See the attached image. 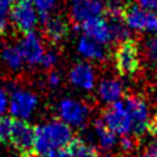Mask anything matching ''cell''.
<instances>
[{"label":"cell","mask_w":157,"mask_h":157,"mask_svg":"<svg viewBox=\"0 0 157 157\" xmlns=\"http://www.w3.org/2000/svg\"><path fill=\"white\" fill-rule=\"evenodd\" d=\"M55 63H56V54L54 52L49 50V52H45L44 53V55H43V58H42V60H40L39 64L44 69H52L55 65Z\"/></svg>","instance_id":"23"},{"label":"cell","mask_w":157,"mask_h":157,"mask_svg":"<svg viewBox=\"0 0 157 157\" xmlns=\"http://www.w3.org/2000/svg\"><path fill=\"white\" fill-rule=\"evenodd\" d=\"M58 114L69 126H82L88 118L90 109L83 102L64 98L58 104Z\"/></svg>","instance_id":"9"},{"label":"cell","mask_w":157,"mask_h":157,"mask_svg":"<svg viewBox=\"0 0 157 157\" xmlns=\"http://www.w3.org/2000/svg\"><path fill=\"white\" fill-rule=\"evenodd\" d=\"M146 53H147L148 59L153 64H157V37L152 38V39H150L147 42V44H146Z\"/></svg>","instance_id":"22"},{"label":"cell","mask_w":157,"mask_h":157,"mask_svg":"<svg viewBox=\"0 0 157 157\" xmlns=\"http://www.w3.org/2000/svg\"><path fill=\"white\" fill-rule=\"evenodd\" d=\"M124 104H125V108L128 110V114L131 121L130 134L134 137L144 136L146 131H148V125L151 120L146 102L140 96L130 94V96H126Z\"/></svg>","instance_id":"6"},{"label":"cell","mask_w":157,"mask_h":157,"mask_svg":"<svg viewBox=\"0 0 157 157\" xmlns=\"http://www.w3.org/2000/svg\"><path fill=\"white\" fill-rule=\"evenodd\" d=\"M9 96V113L13 119H28L38 105V97L28 90H23L16 85H10Z\"/></svg>","instance_id":"2"},{"label":"cell","mask_w":157,"mask_h":157,"mask_svg":"<svg viewBox=\"0 0 157 157\" xmlns=\"http://www.w3.org/2000/svg\"><path fill=\"white\" fill-rule=\"evenodd\" d=\"M120 147L124 151H131L135 147V140L134 137L129 136V135H123V137L120 139Z\"/></svg>","instance_id":"25"},{"label":"cell","mask_w":157,"mask_h":157,"mask_svg":"<svg viewBox=\"0 0 157 157\" xmlns=\"http://www.w3.org/2000/svg\"><path fill=\"white\" fill-rule=\"evenodd\" d=\"M43 157H71L67 147H61V148H55L45 153Z\"/></svg>","instance_id":"26"},{"label":"cell","mask_w":157,"mask_h":157,"mask_svg":"<svg viewBox=\"0 0 157 157\" xmlns=\"http://www.w3.org/2000/svg\"><path fill=\"white\" fill-rule=\"evenodd\" d=\"M7 108H9V94L5 88L0 87V117L4 115Z\"/></svg>","instance_id":"24"},{"label":"cell","mask_w":157,"mask_h":157,"mask_svg":"<svg viewBox=\"0 0 157 157\" xmlns=\"http://www.w3.org/2000/svg\"><path fill=\"white\" fill-rule=\"evenodd\" d=\"M66 147L71 157H98L96 147L81 137H74Z\"/></svg>","instance_id":"18"},{"label":"cell","mask_w":157,"mask_h":157,"mask_svg":"<svg viewBox=\"0 0 157 157\" xmlns=\"http://www.w3.org/2000/svg\"><path fill=\"white\" fill-rule=\"evenodd\" d=\"M148 131H150V134H152V135L157 139V112L155 113V115H153V117L151 118V120H150Z\"/></svg>","instance_id":"31"},{"label":"cell","mask_w":157,"mask_h":157,"mask_svg":"<svg viewBox=\"0 0 157 157\" xmlns=\"http://www.w3.org/2000/svg\"><path fill=\"white\" fill-rule=\"evenodd\" d=\"M71 128L63 120H50L34 128V155L44 156L52 150L66 147L72 140Z\"/></svg>","instance_id":"1"},{"label":"cell","mask_w":157,"mask_h":157,"mask_svg":"<svg viewBox=\"0 0 157 157\" xmlns=\"http://www.w3.org/2000/svg\"><path fill=\"white\" fill-rule=\"evenodd\" d=\"M1 59L4 64L10 69V70H20L25 63L23 56L16 45H7L4 48L1 53Z\"/></svg>","instance_id":"19"},{"label":"cell","mask_w":157,"mask_h":157,"mask_svg":"<svg viewBox=\"0 0 157 157\" xmlns=\"http://www.w3.org/2000/svg\"><path fill=\"white\" fill-rule=\"evenodd\" d=\"M17 47L23 56V60L29 65L39 64L45 53L40 39L38 38V36L34 32L23 34L22 39L20 40V44Z\"/></svg>","instance_id":"12"},{"label":"cell","mask_w":157,"mask_h":157,"mask_svg":"<svg viewBox=\"0 0 157 157\" xmlns=\"http://www.w3.org/2000/svg\"><path fill=\"white\" fill-rule=\"evenodd\" d=\"M78 52L93 60H103L105 58V50L102 47V43L97 42L96 39L88 37V36H83L80 39L78 43Z\"/></svg>","instance_id":"15"},{"label":"cell","mask_w":157,"mask_h":157,"mask_svg":"<svg viewBox=\"0 0 157 157\" xmlns=\"http://www.w3.org/2000/svg\"><path fill=\"white\" fill-rule=\"evenodd\" d=\"M70 82L80 88L91 90L94 85V72L91 65L86 63H77L72 66L69 74Z\"/></svg>","instance_id":"13"},{"label":"cell","mask_w":157,"mask_h":157,"mask_svg":"<svg viewBox=\"0 0 157 157\" xmlns=\"http://www.w3.org/2000/svg\"><path fill=\"white\" fill-rule=\"evenodd\" d=\"M42 18V31L47 40L52 43L60 42L69 32V23L60 15H43Z\"/></svg>","instance_id":"11"},{"label":"cell","mask_w":157,"mask_h":157,"mask_svg":"<svg viewBox=\"0 0 157 157\" xmlns=\"http://www.w3.org/2000/svg\"><path fill=\"white\" fill-rule=\"evenodd\" d=\"M98 94L102 98V101L107 103H114L119 101V98L123 94V87L117 80H103L101 81L98 86Z\"/></svg>","instance_id":"16"},{"label":"cell","mask_w":157,"mask_h":157,"mask_svg":"<svg viewBox=\"0 0 157 157\" xmlns=\"http://www.w3.org/2000/svg\"><path fill=\"white\" fill-rule=\"evenodd\" d=\"M103 7L98 0H72L70 17L75 23H83L88 20L101 17Z\"/></svg>","instance_id":"10"},{"label":"cell","mask_w":157,"mask_h":157,"mask_svg":"<svg viewBox=\"0 0 157 157\" xmlns=\"http://www.w3.org/2000/svg\"><path fill=\"white\" fill-rule=\"evenodd\" d=\"M47 83L50 87H56L60 83V76H59V74L56 71H53L52 70L48 74V76H47Z\"/></svg>","instance_id":"28"},{"label":"cell","mask_w":157,"mask_h":157,"mask_svg":"<svg viewBox=\"0 0 157 157\" xmlns=\"http://www.w3.org/2000/svg\"><path fill=\"white\" fill-rule=\"evenodd\" d=\"M120 18L125 25L136 29H157V13L131 1L120 6Z\"/></svg>","instance_id":"4"},{"label":"cell","mask_w":157,"mask_h":157,"mask_svg":"<svg viewBox=\"0 0 157 157\" xmlns=\"http://www.w3.org/2000/svg\"><path fill=\"white\" fill-rule=\"evenodd\" d=\"M56 0H33V4L36 6V9L38 10L39 15H47L49 13V11L54 7Z\"/></svg>","instance_id":"21"},{"label":"cell","mask_w":157,"mask_h":157,"mask_svg":"<svg viewBox=\"0 0 157 157\" xmlns=\"http://www.w3.org/2000/svg\"><path fill=\"white\" fill-rule=\"evenodd\" d=\"M137 2L147 10H157V0H137Z\"/></svg>","instance_id":"30"},{"label":"cell","mask_w":157,"mask_h":157,"mask_svg":"<svg viewBox=\"0 0 157 157\" xmlns=\"http://www.w3.org/2000/svg\"><path fill=\"white\" fill-rule=\"evenodd\" d=\"M12 121H13V118H9V117L0 118V144H2V145L10 142Z\"/></svg>","instance_id":"20"},{"label":"cell","mask_w":157,"mask_h":157,"mask_svg":"<svg viewBox=\"0 0 157 157\" xmlns=\"http://www.w3.org/2000/svg\"><path fill=\"white\" fill-rule=\"evenodd\" d=\"M81 26H82V29L85 31L86 36L96 39L99 43H107L112 39L109 26L105 22V20H103L102 17H96V18L88 20V21L83 22Z\"/></svg>","instance_id":"14"},{"label":"cell","mask_w":157,"mask_h":157,"mask_svg":"<svg viewBox=\"0 0 157 157\" xmlns=\"http://www.w3.org/2000/svg\"><path fill=\"white\" fill-rule=\"evenodd\" d=\"M21 157L34 156V128L27 121L13 119L9 142Z\"/></svg>","instance_id":"7"},{"label":"cell","mask_w":157,"mask_h":157,"mask_svg":"<svg viewBox=\"0 0 157 157\" xmlns=\"http://www.w3.org/2000/svg\"><path fill=\"white\" fill-rule=\"evenodd\" d=\"M137 157H157V141L150 144L148 147L146 148V151Z\"/></svg>","instance_id":"29"},{"label":"cell","mask_w":157,"mask_h":157,"mask_svg":"<svg viewBox=\"0 0 157 157\" xmlns=\"http://www.w3.org/2000/svg\"><path fill=\"white\" fill-rule=\"evenodd\" d=\"M7 29V16L6 7L0 6V36H2Z\"/></svg>","instance_id":"27"},{"label":"cell","mask_w":157,"mask_h":157,"mask_svg":"<svg viewBox=\"0 0 157 157\" xmlns=\"http://www.w3.org/2000/svg\"><path fill=\"white\" fill-rule=\"evenodd\" d=\"M114 63L118 72L123 76H131L140 69V52L137 42L126 38L119 43L114 52Z\"/></svg>","instance_id":"3"},{"label":"cell","mask_w":157,"mask_h":157,"mask_svg":"<svg viewBox=\"0 0 157 157\" xmlns=\"http://www.w3.org/2000/svg\"><path fill=\"white\" fill-rule=\"evenodd\" d=\"M103 121L117 135H128L131 131V121L124 101L112 103L103 113Z\"/></svg>","instance_id":"8"},{"label":"cell","mask_w":157,"mask_h":157,"mask_svg":"<svg viewBox=\"0 0 157 157\" xmlns=\"http://www.w3.org/2000/svg\"><path fill=\"white\" fill-rule=\"evenodd\" d=\"M0 118H1V117H0Z\"/></svg>","instance_id":"32"},{"label":"cell","mask_w":157,"mask_h":157,"mask_svg":"<svg viewBox=\"0 0 157 157\" xmlns=\"http://www.w3.org/2000/svg\"><path fill=\"white\" fill-rule=\"evenodd\" d=\"M94 132L98 137L99 145L104 150H110L117 144V134L113 132L103 121V119H97L93 124Z\"/></svg>","instance_id":"17"},{"label":"cell","mask_w":157,"mask_h":157,"mask_svg":"<svg viewBox=\"0 0 157 157\" xmlns=\"http://www.w3.org/2000/svg\"><path fill=\"white\" fill-rule=\"evenodd\" d=\"M10 20L13 29L23 36L33 32L38 16L29 0H13L10 5Z\"/></svg>","instance_id":"5"}]
</instances>
